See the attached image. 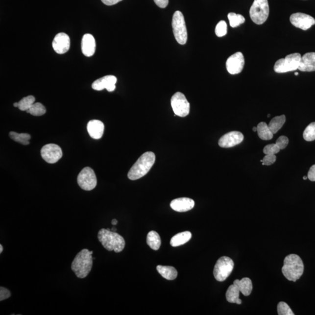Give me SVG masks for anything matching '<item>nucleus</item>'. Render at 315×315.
I'll return each mask as SVG.
<instances>
[{
  "instance_id": "obj_1",
  "label": "nucleus",
  "mask_w": 315,
  "mask_h": 315,
  "mask_svg": "<svg viewBox=\"0 0 315 315\" xmlns=\"http://www.w3.org/2000/svg\"><path fill=\"white\" fill-rule=\"evenodd\" d=\"M93 252L87 249L81 250L76 255L72 264V270L74 272L76 276L84 278L88 276L91 271L93 265Z\"/></svg>"
},
{
  "instance_id": "obj_2",
  "label": "nucleus",
  "mask_w": 315,
  "mask_h": 315,
  "mask_svg": "<svg viewBox=\"0 0 315 315\" xmlns=\"http://www.w3.org/2000/svg\"><path fill=\"white\" fill-rule=\"evenodd\" d=\"M97 238L108 251L121 252L125 247V241L123 237L116 232L108 230L107 229H100L97 234Z\"/></svg>"
},
{
  "instance_id": "obj_3",
  "label": "nucleus",
  "mask_w": 315,
  "mask_h": 315,
  "mask_svg": "<svg viewBox=\"0 0 315 315\" xmlns=\"http://www.w3.org/2000/svg\"><path fill=\"white\" fill-rule=\"evenodd\" d=\"M304 270V264L299 256L291 254L284 259L282 272L287 280L295 282L302 276Z\"/></svg>"
},
{
  "instance_id": "obj_4",
  "label": "nucleus",
  "mask_w": 315,
  "mask_h": 315,
  "mask_svg": "<svg viewBox=\"0 0 315 315\" xmlns=\"http://www.w3.org/2000/svg\"><path fill=\"white\" fill-rule=\"evenodd\" d=\"M155 155L152 152H146L143 154L131 167L128 173V179L136 180L140 179L147 174L154 164Z\"/></svg>"
},
{
  "instance_id": "obj_5",
  "label": "nucleus",
  "mask_w": 315,
  "mask_h": 315,
  "mask_svg": "<svg viewBox=\"0 0 315 315\" xmlns=\"http://www.w3.org/2000/svg\"><path fill=\"white\" fill-rule=\"evenodd\" d=\"M249 13L254 23L257 25L264 24L269 15L268 0H254Z\"/></svg>"
},
{
  "instance_id": "obj_6",
  "label": "nucleus",
  "mask_w": 315,
  "mask_h": 315,
  "mask_svg": "<svg viewBox=\"0 0 315 315\" xmlns=\"http://www.w3.org/2000/svg\"><path fill=\"white\" fill-rule=\"evenodd\" d=\"M172 28L174 36L180 45H185L188 41V31L183 14L179 11L174 13L172 18Z\"/></svg>"
},
{
  "instance_id": "obj_7",
  "label": "nucleus",
  "mask_w": 315,
  "mask_h": 315,
  "mask_svg": "<svg viewBox=\"0 0 315 315\" xmlns=\"http://www.w3.org/2000/svg\"><path fill=\"white\" fill-rule=\"evenodd\" d=\"M301 54L296 53L288 55L284 59L277 61L274 66V72L285 73L298 70L301 59Z\"/></svg>"
},
{
  "instance_id": "obj_8",
  "label": "nucleus",
  "mask_w": 315,
  "mask_h": 315,
  "mask_svg": "<svg viewBox=\"0 0 315 315\" xmlns=\"http://www.w3.org/2000/svg\"><path fill=\"white\" fill-rule=\"evenodd\" d=\"M234 267V262L231 258L222 256L216 263L214 268V276L217 281L222 282L230 276Z\"/></svg>"
},
{
  "instance_id": "obj_9",
  "label": "nucleus",
  "mask_w": 315,
  "mask_h": 315,
  "mask_svg": "<svg viewBox=\"0 0 315 315\" xmlns=\"http://www.w3.org/2000/svg\"><path fill=\"white\" fill-rule=\"evenodd\" d=\"M170 103L175 116L183 118L189 115L191 107L184 94L177 92L172 96Z\"/></svg>"
},
{
  "instance_id": "obj_10",
  "label": "nucleus",
  "mask_w": 315,
  "mask_h": 315,
  "mask_svg": "<svg viewBox=\"0 0 315 315\" xmlns=\"http://www.w3.org/2000/svg\"><path fill=\"white\" fill-rule=\"evenodd\" d=\"M78 184L82 189L90 191L96 188L97 179L96 173L90 167H85L82 170L77 177Z\"/></svg>"
},
{
  "instance_id": "obj_11",
  "label": "nucleus",
  "mask_w": 315,
  "mask_h": 315,
  "mask_svg": "<svg viewBox=\"0 0 315 315\" xmlns=\"http://www.w3.org/2000/svg\"><path fill=\"white\" fill-rule=\"evenodd\" d=\"M43 159L48 164H55L59 161L63 156L62 148L54 144H48L41 149Z\"/></svg>"
},
{
  "instance_id": "obj_12",
  "label": "nucleus",
  "mask_w": 315,
  "mask_h": 315,
  "mask_svg": "<svg viewBox=\"0 0 315 315\" xmlns=\"http://www.w3.org/2000/svg\"><path fill=\"white\" fill-rule=\"evenodd\" d=\"M244 59L241 52L232 55L226 62V67L229 74L235 75L240 74L243 69Z\"/></svg>"
},
{
  "instance_id": "obj_13",
  "label": "nucleus",
  "mask_w": 315,
  "mask_h": 315,
  "mask_svg": "<svg viewBox=\"0 0 315 315\" xmlns=\"http://www.w3.org/2000/svg\"><path fill=\"white\" fill-rule=\"evenodd\" d=\"M290 22L295 27L306 30L315 25V20L310 15L298 13L291 15Z\"/></svg>"
},
{
  "instance_id": "obj_14",
  "label": "nucleus",
  "mask_w": 315,
  "mask_h": 315,
  "mask_svg": "<svg viewBox=\"0 0 315 315\" xmlns=\"http://www.w3.org/2000/svg\"><path fill=\"white\" fill-rule=\"evenodd\" d=\"M244 137L240 131H231L219 139L218 145L222 148H231L243 142Z\"/></svg>"
},
{
  "instance_id": "obj_15",
  "label": "nucleus",
  "mask_w": 315,
  "mask_h": 315,
  "mask_svg": "<svg viewBox=\"0 0 315 315\" xmlns=\"http://www.w3.org/2000/svg\"><path fill=\"white\" fill-rule=\"evenodd\" d=\"M52 47L57 53L62 54L67 53L70 48V39L65 33H59L55 36Z\"/></svg>"
},
{
  "instance_id": "obj_16",
  "label": "nucleus",
  "mask_w": 315,
  "mask_h": 315,
  "mask_svg": "<svg viewBox=\"0 0 315 315\" xmlns=\"http://www.w3.org/2000/svg\"><path fill=\"white\" fill-rule=\"evenodd\" d=\"M116 82L117 78L115 76L106 75L95 81L92 85V88L96 91H102L106 89L109 92H113L115 90Z\"/></svg>"
},
{
  "instance_id": "obj_17",
  "label": "nucleus",
  "mask_w": 315,
  "mask_h": 315,
  "mask_svg": "<svg viewBox=\"0 0 315 315\" xmlns=\"http://www.w3.org/2000/svg\"><path fill=\"white\" fill-rule=\"evenodd\" d=\"M194 201L191 198L182 197L176 198L171 201L170 206L173 210L177 212H186L191 210L194 206Z\"/></svg>"
},
{
  "instance_id": "obj_18",
  "label": "nucleus",
  "mask_w": 315,
  "mask_h": 315,
  "mask_svg": "<svg viewBox=\"0 0 315 315\" xmlns=\"http://www.w3.org/2000/svg\"><path fill=\"white\" fill-rule=\"evenodd\" d=\"M82 53L87 57L93 56L96 50V42L94 36L91 34H85L81 42Z\"/></svg>"
},
{
  "instance_id": "obj_19",
  "label": "nucleus",
  "mask_w": 315,
  "mask_h": 315,
  "mask_svg": "<svg viewBox=\"0 0 315 315\" xmlns=\"http://www.w3.org/2000/svg\"><path fill=\"white\" fill-rule=\"evenodd\" d=\"M104 124L98 120H93L88 122L87 130L89 134L94 139H100L104 132Z\"/></svg>"
},
{
  "instance_id": "obj_20",
  "label": "nucleus",
  "mask_w": 315,
  "mask_h": 315,
  "mask_svg": "<svg viewBox=\"0 0 315 315\" xmlns=\"http://www.w3.org/2000/svg\"><path fill=\"white\" fill-rule=\"evenodd\" d=\"M298 70L304 72L315 71V52L306 53L301 57Z\"/></svg>"
},
{
  "instance_id": "obj_21",
  "label": "nucleus",
  "mask_w": 315,
  "mask_h": 315,
  "mask_svg": "<svg viewBox=\"0 0 315 315\" xmlns=\"http://www.w3.org/2000/svg\"><path fill=\"white\" fill-rule=\"evenodd\" d=\"M234 284L238 287L240 292L244 296H249L252 292L253 286L252 281L249 278L234 281Z\"/></svg>"
},
{
  "instance_id": "obj_22",
  "label": "nucleus",
  "mask_w": 315,
  "mask_h": 315,
  "mask_svg": "<svg viewBox=\"0 0 315 315\" xmlns=\"http://www.w3.org/2000/svg\"><path fill=\"white\" fill-rule=\"evenodd\" d=\"M191 238L192 234L191 232H180V233L176 234L172 238L170 242V245L173 247L182 245V244L187 243L189 241L191 240Z\"/></svg>"
},
{
  "instance_id": "obj_23",
  "label": "nucleus",
  "mask_w": 315,
  "mask_h": 315,
  "mask_svg": "<svg viewBox=\"0 0 315 315\" xmlns=\"http://www.w3.org/2000/svg\"><path fill=\"white\" fill-rule=\"evenodd\" d=\"M157 270L162 276L168 280H175L177 276V270L172 266L159 265L157 267Z\"/></svg>"
},
{
  "instance_id": "obj_24",
  "label": "nucleus",
  "mask_w": 315,
  "mask_h": 315,
  "mask_svg": "<svg viewBox=\"0 0 315 315\" xmlns=\"http://www.w3.org/2000/svg\"><path fill=\"white\" fill-rule=\"evenodd\" d=\"M240 291L234 284L229 287L227 292H226V298L228 302L235 303L237 304H241L242 301L240 299Z\"/></svg>"
},
{
  "instance_id": "obj_25",
  "label": "nucleus",
  "mask_w": 315,
  "mask_h": 315,
  "mask_svg": "<svg viewBox=\"0 0 315 315\" xmlns=\"http://www.w3.org/2000/svg\"><path fill=\"white\" fill-rule=\"evenodd\" d=\"M146 243L151 248L154 250L160 249L161 240L157 232L152 231L149 232L146 237Z\"/></svg>"
},
{
  "instance_id": "obj_26",
  "label": "nucleus",
  "mask_w": 315,
  "mask_h": 315,
  "mask_svg": "<svg viewBox=\"0 0 315 315\" xmlns=\"http://www.w3.org/2000/svg\"><path fill=\"white\" fill-rule=\"evenodd\" d=\"M259 138L263 140H270L273 139V133L271 132L267 124L265 122H261L257 126Z\"/></svg>"
},
{
  "instance_id": "obj_27",
  "label": "nucleus",
  "mask_w": 315,
  "mask_h": 315,
  "mask_svg": "<svg viewBox=\"0 0 315 315\" xmlns=\"http://www.w3.org/2000/svg\"><path fill=\"white\" fill-rule=\"evenodd\" d=\"M286 121L285 115L276 116V117L271 119L268 125V127L273 134H276L282 128L283 125L285 123Z\"/></svg>"
},
{
  "instance_id": "obj_28",
  "label": "nucleus",
  "mask_w": 315,
  "mask_h": 315,
  "mask_svg": "<svg viewBox=\"0 0 315 315\" xmlns=\"http://www.w3.org/2000/svg\"><path fill=\"white\" fill-rule=\"evenodd\" d=\"M10 138L21 145H29V140L31 138L30 134L27 133H17L14 131H11L9 134Z\"/></svg>"
},
{
  "instance_id": "obj_29",
  "label": "nucleus",
  "mask_w": 315,
  "mask_h": 315,
  "mask_svg": "<svg viewBox=\"0 0 315 315\" xmlns=\"http://www.w3.org/2000/svg\"><path fill=\"white\" fill-rule=\"evenodd\" d=\"M35 102V97L32 96L24 97L18 102V108L22 111H26L30 108Z\"/></svg>"
},
{
  "instance_id": "obj_30",
  "label": "nucleus",
  "mask_w": 315,
  "mask_h": 315,
  "mask_svg": "<svg viewBox=\"0 0 315 315\" xmlns=\"http://www.w3.org/2000/svg\"><path fill=\"white\" fill-rule=\"evenodd\" d=\"M26 112L33 116H41L46 114L47 110L41 103L36 102L33 103L30 108Z\"/></svg>"
},
{
  "instance_id": "obj_31",
  "label": "nucleus",
  "mask_w": 315,
  "mask_h": 315,
  "mask_svg": "<svg viewBox=\"0 0 315 315\" xmlns=\"http://www.w3.org/2000/svg\"><path fill=\"white\" fill-rule=\"evenodd\" d=\"M228 18L229 21V24H230V26L232 27L239 26L245 21V19H244L242 15L234 13H229Z\"/></svg>"
},
{
  "instance_id": "obj_32",
  "label": "nucleus",
  "mask_w": 315,
  "mask_h": 315,
  "mask_svg": "<svg viewBox=\"0 0 315 315\" xmlns=\"http://www.w3.org/2000/svg\"><path fill=\"white\" fill-rule=\"evenodd\" d=\"M303 137L307 142H313L315 140V122L309 124L305 128Z\"/></svg>"
},
{
  "instance_id": "obj_33",
  "label": "nucleus",
  "mask_w": 315,
  "mask_h": 315,
  "mask_svg": "<svg viewBox=\"0 0 315 315\" xmlns=\"http://www.w3.org/2000/svg\"><path fill=\"white\" fill-rule=\"evenodd\" d=\"M216 34L218 37H222L227 33V24L224 21H221L217 24L216 29Z\"/></svg>"
},
{
  "instance_id": "obj_34",
  "label": "nucleus",
  "mask_w": 315,
  "mask_h": 315,
  "mask_svg": "<svg viewBox=\"0 0 315 315\" xmlns=\"http://www.w3.org/2000/svg\"><path fill=\"white\" fill-rule=\"evenodd\" d=\"M278 314L279 315H294L288 304L280 302L277 306Z\"/></svg>"
},
{
  "instance_id": "obj_35",
  "label": "nucleus",
  "mask_w": 315,
  "mask_h": 315,
  "mask_svg": "<svg viewBox=\"0 0 315 315\" xmlns=\"http://www.w3.org/2000/svg\"><path fill=\"white\" fill-rule=\"evenodd\" d=\"M280 149L276 144H271L265 146L264 152L265 155H276L279 152Z\"/></svg>"
},
{
  "instance_id": "obj_36",
  "label": "nucleus",
  "mask_w": 315,
  "mask_h": 315,
  "mask_svg": "<svg viewBox=\"0 0 315 315\" xmlns=\"http://www.w3.org/2000/svg\"><path fill=\"white\" fill-rule=\"evenodd\" d=\"M289 140L286 136H281L276 141V145L280 149H285L288 145Z\"/></svg>"
},
{
  "instance_id": "obj_37",
  "label": "nucleus",
  "mask_w": 315,
  "mask_h": 315,
  "mask_svg": "<svg viewBox=\"0 0 315 315\" xmlns=\"http://www.w3.org/2000/svg\"><path fill=\"white\" fill-rule=\"evenodd\" d=\"M276 161V156L275 155H266L263 159V165H271L273 164Z\"/></svg>"
},
{
  "instance_id": "obj_38",
  "label": "nucleus",
  "mask_w": 315,
  "mask_h": 315,
  "mask_svg": "<svg viewBox=\"0 0 315 315\" xmlns=\"http://www.w3.org/2000/svg\"><path fill=\"white\" fill-rule=\"evenodd\" d=\"M11 293L7 289L1 287L0 288V301H2L10 298Z\"/></svg>"
},
{
  "instance_id": "obj_39",
  "label": "nucleus",
  "mask_w": 315,
  "mask_h": 315,
  "mask_svg": "<svg viewBox=\"0 0 315 315\" xmlns=\"http://www.w3.org/2000/svg\"><path fill=\"white\" fill-rule=\"evenodd\" d=\"M156 5L161 8H166L169 4V0H154Z\"/></svg>"
},
{
  "instance_id": "obj_40",
  "label": "nucleus",
  "mask_w": 315,
  "mask_h": 315,
  "mask_svg": "<svg viewBox=\"0 0 315 315\" xmlns=\"http://www.w3.org/2000/svg\"><path fill=\"white\" fill-rule=\"evenodd\" d=\"M308 178L311 181L315 182V165H313L309 170L308 173Z\"/></svg>"
},
{
  "instance_id": "obj_41",
  "label": "nucleus",
  "mask_w": 315,
  "mask_h": 315,
  "mask_svg": "<svg viewBox=\"0 0 315 315\" xmlns=\"http://www.w3.org/2000/svg\"><path fill=\"white\" fill-rule=\"evenodd\" d=\"M104 4L106 5H114L118 4V2H121L122 0H101Z\"/></svg>"
},
{
  "instance_id": "obj_42",
  "label": "nucleus",
  "mask_w": 315,
  "mask_h": 315,
  "mask_svg": "<svg viewBox=\"0 0 315 315\" xmlns=\"http://www.w3.org/2000/svg\"><path fill=\"white\" fill-rule=\"evenodd\" d=\"M118 224V220L116 219H114L112 221V224L113 225H117Z\"/></svg>"
},
{
  "instance_id": "obj_43",
  "label": "nucleus",
  "mask_w": 315,
  "mask_h": 315,
  "mask_svg": "<svg viewBox=\"0 0 315 315\" xmlns=\"http://www.w3.org/2000/svg\"><path fill=\"white\" fill-rule=\"evenodd\" d=\"M3 251V246L2 244H0V253H2Z\"/></svg>"
},
{
  "instance_id": "obj_44",
  "label": "nucleus",
  "mask_w": 315,
  "mask_h": 315,
  "mask_svg": "<svg viewBox=\"0 0 315 315\" xmlns=\"http://www.w3.org/2000/svg\"><path fill=\"white\" fill-rule=\"evenodd\" d=\"M111 231L113 232H116V231H117V229H116V228L115 227H113L111 229Z\"/></svg>"
},
{
  "instance_id": "obj_45",
  "label": "nucleus",
  "mask_w": 315,
  "mask_h": 315,
  "mask_svg": "<svg viewBox=\"0 0 315 315\" xmlns=\"http://www.w3.org/2000/svg\"><path fill=\"white\" fill-rule=\"evenodd\" d=\"M257 130H258V129H257V127H253V131H255V132H256V131H257Z\"/></svg>"
},
{
  "instance_id": "obj_46",
  "label": "nucleus",
  "mask_w": 315,
  "mask_h": 315,
  "mask_svg": "<svg viewBox=\"0 0 315 315\" xmlns=\"http://www.w3.org/2000/svg\"><path fill=\"white\" fill-rule=\"evenodd\" d=\"M14 107H18V102H15L14 103Z\"/></svg>"
},
{
  "instance_id": "obj_47",
  "label": "nucleus",
  "mask_w": 315,
  "mask_h": 315,
  "mask_svg": "<svg viewBox=\"0 0 315 315\" xmlns=\"http://www.w3.org/2000/svg\"><path fill=\"white\" fill-rule=\"evenodd\" d=\"M303 179H304V180H307L308 179V176H304V177H303Z\"/></svg>"
},
{
  "instance_id": "obj_48",
  "label": "nucleus",
  "mask_w": 315,
  "mask_h": 315,
  "mask_svg": "<svg viewBox=\"0 0 315 315\" xmlns=\"http://www.w3.org/2000/svg\"><path fill=\"white\" fill-rule=\"evenodd\" d=\"M295 75H299V73H297V72H296V73H295Z\"/></svg>"
},
{
  "instance_id": "obj_49",
  "label": "nucleus",
  "mask_w": 315,
  "mask_h": 315,
  "mask_svg": "<svg viewBox=\"0 0 315 315\" xmlns=\"http://www.w3.org/2000/svg\"><path fill=\"white\" fill-rule=\"evenodd\" d=\"M270 115L268 114V116H267V117L269 118V117H270Z\"/></svg>"
}]
</instances>
